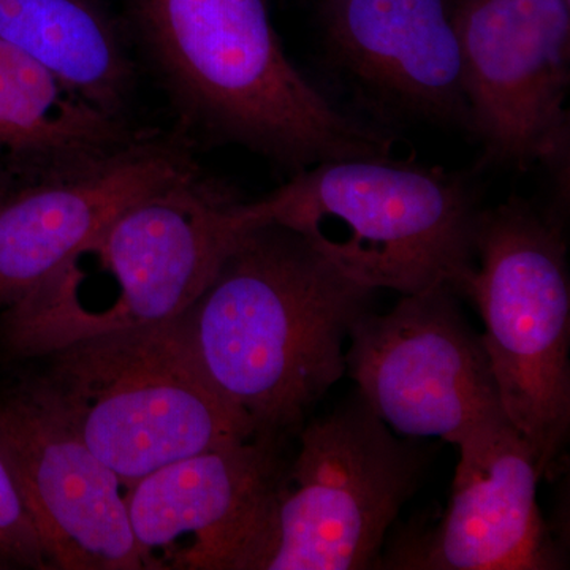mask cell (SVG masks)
<instances>
[{
  "label": "cell",
  "mask_w": 570,
  "mask_h": 570,
  "mask_svg": "<svg viewBox=\"0 0 570 570\" xmlns=\"http://www.w3.org/2000/svg\"><path fill=\"white\" fill-rule=\"evenodd\" d=\"M37 360L41 370L22 387L127 487L165 464L257 436L206 377L181 317Z\"/></svg>",
  "instance_id": "obj_5"
},
{
  "label": "cell",
  "mask_w": 570,
  "mask_h": 570,
  "mask_svg": "<svg viewBox=\"0 0 570 570\" xmlns=\"http://www.w3.org/2000/svg\"><path fill=\"white\" fill-rule=\"evenodd\" d=\"M194 168L181 141L141 134L116 151L0 187V306L32 292L124 209Z\"/></svg>",
  "instance_id": "obj_14"
},
{
  "label": "cell",
  "mask_w": 570,
  "mask_h": 570,
  "mask_svg": "<svg viewBox=\"0 0 570 570\" xmlns=\"http://www.w3.org/2000/svg\"><path fill=\"white\" fill-rule=\"evenodd\" d=\"M11 569L47 570L51 564L9 464L0 455V570Z\"/></svg>",
  "instance_id": "obj_17"
},
{
  "label": "cell",
  "mask_w": 570,
  "mask_h": 570,
  "mask_svg": "<svg viewBox=\"0 0 570 570\" xmlns=\"http://www.w3.org/2000/svg\"><path fill=\"white\" fill-rule=\"evenodd\" d=\"M453 11L483 160L564 175L570 0H455Z\"/></svg>",
  "instance_id": "obj_9"
},
{
  "label": "cell",
  "mask_w": 570,
  "mask_h": 570,
  "mask_svg": "<svg viewBox=\"0 0 570 570\" xmlns=\"http://www.w3.org/2000/svg\"><path fill=\"white\" fill-rule=\"evenodd\" d=\"M0 455L51 569L145 570L129 487L22 385L0 400Z\"/></svg>",
  "instance_id": "obj_13"
},
{
  "label": "cell",
  "mask_w": 570,
  "mask_h": 570,
  "mask_svg": "<svg viewBox=\"0 0 570 570\" xmlns=\"http://www.w3.org/2000/svg\"><path fill=\"white\" fill-rule=\"evenodd\" d=\"M480 212L466 175L393 157L326 160L250 202L255 223L283 225L355 283L400 295L438 284L463 294Z\"/></svg>",
  "instance_id": "obj_4"
},
{
  "label": "cell",
  "mask_w": 570,
  "mask_h": 570,
  "mask_svg": "<svg viewBox=\"0 0 570 570\" xmlns=\"http://www.w3.org/2000/svg\"><path fill=\"white\" fill-rule=\"evenodd\" d=\"M448 284L433 285L401 295L389 313L367 311L352 326L346 374L397 436L455 444L508 419L482 335Z\"/></svg>",
  "instance_id": "obj_8"
},
{
  "label": "cell",
  "mask_w": 570,
  "mask_h": 570,
  "mask_svg": "<svg viewBox=\"0 0 570 570\" xmlns=\"http://www.w3.org/2000/svg\"><path fill=\"white\" fill-rule=\"evenodd\" d=\"M135 32L190 121L288 168L392 157L288 58L266 0H127Z\"/></svg>",
  "instance_id": "obj_2"
},
{
  "label": "cell",
  "mask_w": 570,
  "mask_h": 570,
  "mask_svg": "<svg viewBox=\"0 0 570 570\" xmlns=\"http://www.w3.org/2000/svg\"><path fill=\"white\" fill-rule=\"evenodd\" d=\"M296 436L254 570L379 569L390 528L422 482L425 449L397 436L356 390Z\"/></svg>",
  "instance_id": "obj_7"
},
{
  "label": "cell",
  "mask_w": 570,
  "mask_h": 570,
  "mask_svg": "<svg viewBox=\"0 0 570 570\" xmlns=\"http://www.w3.org/2000/svg\"><path fill=\"white\" fill-rule=\"evenodd\" d=\"M478 306L502 409L547 475L570 434V281L562 223L512 195L479 214Z\"/></svg>",
  "instance_id": "obj_6"
},
{
  "label": "cell",
  "mask_w": 570,
  "mask_h": 570,
  "mask_svg": "<svg viewBox=\"0 0 570 570\" xmlns=\"http://www.w3.org/2000/svg\"><path fill=\"white\" fill-rule=\"evenodd\" d=\"M254 225L249 202L195 167L124 209L7 306L2 346L37 360L88 337L176 321Z\"/></svg>",
  "instance_id": "obj_3"
},
{
  "label": "cell",
  "mask_w": 570,
  "mask_h": 570,
  "mask_svg": "<svg viewBox=\"0 0 570 570\" xmlns=\"http://www.w3.org/2000/svg\"><path fill=\"white\" fill-rule=\"evenodd\" d=\"M140 135L0 41V187L116 151Z\"/></svg>",
  "instance_id": "obj_15"
},
{
  "label": "cell",
  "mask_w": 570,
  "mask_h": 570,
  "mask_svg": "<svg viewBox=\"0 0 570 570\" xmlns=\"http://www.w3.org/2000/svg\"><path fill=\"white\" fill-rule=\"evenodd\" d=\"M326 58L373 115L472 135L455 0H318Z\"/></svg>",
  "instance_id": "obj_12"
},
{
  "label": "cell",
  "mask_w": 570,
  "mask_h": 570,
  "mask_svg": "<svg viewBox=\"0 0 570 570\" xmlns=\"http://www.w3.org/2000/svg\"><path fill=\"white\" fill-rule=\"evenodd\" d=\"M374 294L296 232L257 224L181 318L219 395L257 436L285 439L346 374L348 335Z\"/></svg>",
  "instance_id": "obj_1"
},
{
  "label": "cell",
  "mask_w": 570,
  "mask_h": 570,
  "mask_svg": "<svg viewBox=\"0 0 570 570\" xmlns=\"http://www.w3.org/2000/svg\"><path fill=\"white\" fill-rule=\"evenodd\" d=\"M459 464L448 509L431 527L407 528L379 569L557 570L564 550L540 512L534 452L508 419L455 442Z\"/></svg>",
  "instance_id": "obj_11"
},
{
  "label": "cell",
  "mask_w": 570,
  "mask_h": 570,
  "mask_svg": "<svg viewBox=\"0 0 570 570\" xmlns=\"http://www.w3.org/2000/svg\"><path fill=\"white\" fill-rule=\"evenodd\" d=\"M281 438L174 461L127 490L145 570H254L284 466Z\"/></svg>",
  "instance_id": "obj_10"
},
{
  "label": "cell",
  "mask_w": 570,
  "mask_h": 570,
  "mask_svg": "<svg viewBox=\"0 0 570 570\" xmlns=\"http://www.w3.org/2000/svg\"><path fill=\"white\" fill-rule=\"evenodd\" d=\"M0 41L86 102L126 119L134 67L115 22L97 0H0Z\"/></svg>",
  "instance_id": "obj_16"
}]
</instances>
